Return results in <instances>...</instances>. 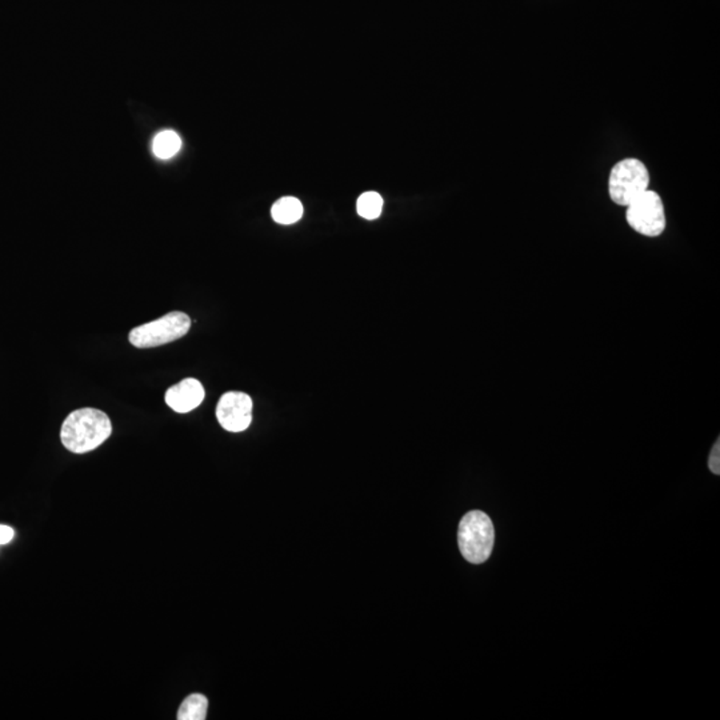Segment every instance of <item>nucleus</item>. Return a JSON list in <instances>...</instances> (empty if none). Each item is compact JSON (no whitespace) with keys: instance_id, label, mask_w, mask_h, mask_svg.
<instances>
[{"instance_id":"nucleus-1","label":"nucleus","mask_w":720,"mask_h":720,"mask_svg":"<svg viewBox=\"0 0 720 720\" xmlns=\"http://www.w3.org/2000/svg\"><path fill=\"white\" fill-rule=\"evenodd\" d=\"M110 417L97 408H80L70 414L61 430V444L74 454H86L110 438Z\"/></svg>"},{"instance_id":"nucleus-2","label":"nucleus","mask_w":720,"mask_h":720,"mask_svg":"<svg viewBox=\"0 0 720 720\" xmlns=\"http://www.w3.org/2000/svg\"><path fill=\"white\" fill-rule=\"evenodd\" d=\"M495 542V529L489 515L470 511L462 518L458 529L459 550L467 562L482 565L489 559Z\"/></svg>"},{"instance_id":"nucleus-3","label":"nucleus","mask_w":720,"mask_h":720,"mask_svg":"<svg viewBox=\"0 0 720 720\" xmlns=\"http://www.w3.org/2000/svg\"><path fill=\"white\" fill-rule=\"evenodd\" d=\"M192 327V319L187 313L173 311L158 321L142 324L131 330L128 339L136 349H151L164 346L183 338Z\"/></svg>"},{"instance_id":"nucleus-4","label":"nucleus","mask_w":720,"mask_h":720,"mask_svg":"<svg viewBox=\"0 0 720 720\" xmlns=\"http://www.w3.org/2000/svg\"><path fill=\"white\" fill-rule=\"evenodd\" d=\"M650 173L639 159L629 158L612 167L609 179L611 201L627 207L649 190Z\"/></svg>"},{"instance_id":"nucleus-5","label":"nucleus","mask_w":720,"mask_h":720,"mask_svg":"<svg viewBox=\"0 0 720 720\" xmlns=\"http://www.w3.org/2000/svg\"><path fill=\"white\" fill-rule=\"evenodd\" d=\"M626 220L638 234L649 238L659 237L666 229L662 198L657 192L647 190L627 206Z\"/></svg>"},{"instance_id":"nucleus-6","label":"nucleus","mask_w":720,"mask_h":720,"mask_svg":"<svg viewBox=\"0 0 720 720\" xmlns=\"http://www.w3.org/2000/svg\"><path fill=\"white\" fill-rule=\"evenodd\" d=\"M217 419L224 430L242 433L252 422V399L245 392H226L217 406Z\"/></svg>"},{"instance_id":"nucleus-7","label":"nucleus","mask_w":720,"mask_h":720,"mask_svg":"<svg viewBox=\"0 0 720 720\" xmlns=\"http://www.w3.org/2000/svg\"><path fill=\"white\" fill-rule=\"evenodd\" d=\"M204 395L206 392L201 383L192 378H187L178 385L168 388L164 400L171 410L178 414H187L201 405Z\"/></svg>"},{"instance_id":"nucleus-8","label":"nucleus","mask_w":720,"mask_h":720,"mask_svg":"<svg viewBox=\"0 0 720 720\" xmlns=\"http://www.w3.org/2000/svg\"><path fill=\"white\" fill-rule=\"evenodd\" d=\"M271 215H273V220L279 224L296 223L304 215V206L298 199L285 196L274 204Z\"/></svg>"},{"instance_id":"nucleus-9","label":"nucleus","mask_w":720,"mask_h":720,"mask_svg":"<svg viewBox=\"0 0 720 720\" xmlns=\"http://www.w3.org/2000/svg\"><path fill=\"white\" fill-rule=\"evenodd\" d=\"M181 147L182 139L175 131H162L153 140V153L159 159L173 158Z\"/></svg>"},{"instance_id":"nucleus-10","label":"nucleus","mask_w":720,"mask_h":720,"mask_svg":"<svg viewBox=\"0 0 720 720\" xmlns=\"http://www.w3.org/2000/svg\"><path fill=\"white\" fill-rule=\"evenodd\" d=\"M209 700L204 695L192 694L182 703L178 711L179 720H204L207 718Z\"/></svg>"},{"instance_id":"nucleus-11","label":"nucleus","mask_w":720,"mask_h":720,"mask_svg":"<svg viewBox=\"0 0 720 720\" xmlns=\"http://www.w3.org/2000/svg\"><path fill=\"white\" fill-rule=\"evenodd\" d=\"M358 214L367 220H374L380 217L383 210V198L378 192H364L357 203Z\"/></svg>"},{"instance_id":"nucleus-12","label":"nucleus","mask_w":720,"mask_h":720,"mask_svg":"<svg viewBox=\"0 0 720 720\" xmlns=\"http://www.w3.org/2000/svg\"><path fill=\"white\" fill-rule=\"evenodd\" d=\"M708 467H710L711 472L715 473V475H719L720 473V441H716V444H714L713 451H711L710 459H708Z\"/></svg>"},{"instance_id":"nucleus-13","label":"nucleus","mask_w":720,"mask_h":720,"mask_svg":"<svg viewBox=\"0 0 720 720\" xmlns=\"http://www.w3.org/2000/svg\"><path fill=\"white\" fill-rule=\"evenodd\" d=\"M14 529L11 527L0 525V546L7 545L13 540L14 538Z\"/></svg>"}]
</instances>
